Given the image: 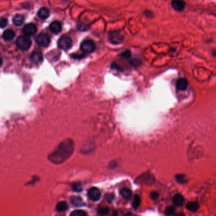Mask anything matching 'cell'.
Segmentation results:
<instances>
[{
	"instance_id": "1",
	"label": "cell",
	"mask_w": 216,
	"mask_h": 216,
	"mask_svg": "<svg viewBox=\"0 0 216 216\" xmlns=\"http://www.w3.org/2000/svg\"><path fill=\"white\" fill-rule=\"evenodd\" d=\"M73 151V143L72 141L67 140L62 143L57 151L53 153L51 155L50 159L55 164L62 163L69 158Z\"/></svg>"
},
{
	"instance_id": "2",
	"label": "cell",
	"mask_w": 216,
	"mask_h": 216,
	"mask_svg": "<svg viewBox=\"0 0 216 216\" xmlns=\"http://www.w3.org/2000/svg\"><path fill=\"white\" fill-rule=\"evenodd\" d=\"M16 45L21 50L26 51L31 47L32 45V40L30 37L26 35L19 36L17 39Z\"/></svg>"
},
{
	"instance_id": "3",
	"label": "cell",
	"mask_w": 216,
	"mask_h": 216,
	"mask_svg": "<svg viewBox=\"0 0 216 216\" xmlns=\"http://www.w3.org/2000/svg\"><path fill=\"white\" fill-rule=\"evenodd\" d=\"M155 182V178L154 175L150 173H145L140 175L136 180V183L140 185H151Z\"/></svg>"
},
{
	"instance_id": "4",
	"label": "cell",
	"mask_w": 216,
	"mask_h": 216,
	"mask_svg": "<svg viewBox=\"0 0 216 216\" xmlns=\"http://www.w3.org/2000/svg\"><path fill=\"white\" fill-rule=\"evenodd\" d=\"M72 46V39L66 36H62L58 41V46L63 51H67L70 50Z\"/></svg>"
},
{
	"instance_id": "5",
	"label": "cell",
	"mask_w": 216,
	"mask_h": 216,
	"mask_svg": "<svg viewBox=\"0 0 216 216\" xmlns=\"http://www.w3.org/2000/svg\"><path fill=\"white\" fill-rule=\"evenodd\" d=\"M96 46L95 42L92 40H85L82 41L81 45V50L83 53L86 54H90L94 52L95 50Z\"/></svg>"
},
{
	"instance_id": "6",
	"label": "cell",
	"mask_w": 216,
	"mask_h": 216,
	"mask_svg": "<svg viewBox=\"0 0 216 216\" xmlns=\"http://www.w3.org/2000/svg\"><path fill=\"white\" fill-rule=\"evenodd\" d=\"M36 42L40 46L46 47L50 43V39L47 34L45 33H41L36 37Z\"/></svg>"
},
{
	"instance_id": "7",
	"label": "cell",
	"mask_w": 216,
	"mask_h": 216,
	"mask_svg": "<svg viewBox=\"0 0 216 216\" xmlns=\"http://www.w3.org/2000/svg\"><path fill=\"white\" fill-rule=\"evenodd\" d=\"M87 195L89 198L93 201H98L101 198V191L98 188L93 187L88 191Z\"/></svg>"
},
{
	"instance_id": "8",
	"label": "cell",
	"mask_w": 216,
	"mask_h": 216,
	"mask_svg": "<svg viewBox=\"0 0 216 216\" xmlns=\"http://www.w3.org/2000/svg\"><path fill=\"white\" fill-rule=\"evenodd\" d=\"M37 27L34 23H28L24 26L23 32L26 36H33L37 32Z\"/></svg>"
},
{
	"instance_id": "9",
	"label": "cell",
	"mask_w": 216,
	"mask_h": 216,
	"mask_svg": "<svg viewBox=\"0 0 216 216\" xmlns=\"http://www.w3.org/2000/svg\"><path fill=\"white\" fill-rule=\"evenodd\" d=\"M171 6L177 12H182L186 7V3L183 0H173Z\"/></svg>"
},
{
	"instance_id": "10",
	"label": "cell",
	"mask_w": 216,
	"mask_h": 216,
	"mask_svg": "<svg viewBox=\"0 0 216 216\" xmlns=\"http://www.w3.org/2000/svg\"><path fill=\"white\" fill-rule=\"evenodd\" d=\"M176 88L179 90L184 91L188 86V81L185 78H181L176 82Z\"/></svg>"
},
{
	"instance_id": "11",
	"label": "cell",
	"mask_w": 216,
	"mask_h": 216,
	"mask_svg": "<svg viewBox=\"0 0 216 216\" xmlns=\"http://www.w3.org/2000/svg\"><path fill=\"white\" fill-rule=\"evenodd\" d=\"M31 61L35 64H39L42 63L43 60V56L41 52L36 51H34L31 56Z\"/></svg>"
},
{
	"instance_id": "12",
	"label": "cell",
	"mask_w": 216,
	"mask_h": 216,
	"mask_svg": "<svg viewBox=\"0 0 216 216\" xmlns=\"http://www.w3.org/2000/svg\"><path fill=\"white\" fill-rule=\"evenodd\" d=\"M50 29L52 33L57 34H59L62 31L61 23L58 21L53 22L50 26Z\"/></svg>"
},
{
	"instance_id": "13",
	"label": "cell",
	"mask_w": 216,
	"mask_h": 216,
	"mask_svg": "<svg viewBox=\"0 0 216 216\" xmlns=\"http://www.w3.org/2000/svg\"><path fill=\"white\" fill-rule=\"evenodd\" d=\"M15 32L12 30V29H7V31H4L2 35V37L4 41H10L12 40V39L15 37Z\"/></svg>"
},
{
	"instance_id": "14",
	"label": "cell",
	"mask_w": 216,
	"mask_h": 216,
	"mask_svg": "<svg viewBox=\"0 0 216 216\" xmlns=\"http://www.w3.org/2000/svg\"><path fill=\"white\" fill-rule=\"evenodd\" d=\"M184 202V198L183 196L181 194H176L173 198V203L176 207H181Z\"/></svg>"
},
{
	"instance_id": "15",
	"label": "cell",
	"mask_w": 216,
	"mask_h": 216,
	"mask_svg": "<svg viewBox=\"0 0 216 216\" xmlns=\"http://www.w3.org/2000/svg\"><path fill=\"white\" fill-rule=\"evenodd\" d=\"M50 10L45 7H43L39 9L37 12V15L38 17L41 18V19H46L49 17H50Z\"/></svg>"
},
{
	"instance_id": "16",
	"label": "cell",
	"mask_w": 216,
	"mask_h": 216,
	"mask_svg": "<svg viewBox=\"0 0 216 216\" xmlns=\"http://www.w3.org/2000/svg\"><path fill=\"white\" fill-rule=\"evenodd\" d=\"M25 18L22 15L17 14L13 18V23L15 26H21L24 23Z\"/></svg>"
},
{
	"instance_id": "17",
	"label": "cell",
	"mask_w": 216,
	"mask_h": 216,
	"mask_svg": "<svg viewBox=\"0 0 216 216\" xmlns=\"http://www.w3.org/2000/svg\"><path fill=\"white\" fill-rule=\"evenodd\" d=\"M71 202L76 207H82L85 205L83 200L81 197H76V196H73L71 198Z\"/></svg>"
},
{
	"instance_id": "18",
	"label": "cell",
	"mask_w": 216,
	"mask_h": 216,
	"mask_svg": "<svg viewBox=\"0 0 216 216\" xmlns=\"http://www.w3.org/2000/svg\"><path fill=\"white\" fill-rule=\"evenodd\" d=\"M200 208V205L196 202H191L186 205V209L191 212H196Z\"/></svg>"
},
{
	"instance_id": "19",
	"label": "cell",
	"mask_w": 216,
	"mask_h": 216,
	"mask_svg": "<svg viewBox=\"0 0 216 216\" xmlns=\"http://www.w3.org/2000/svg\"><path fill=\"white\" fill-rule=\"evenodd\" d=\"M120 194L122 197L127 200H129L132 197V191L128 188H123L120 191Z\"/></svg>"
},
{
	"instance_id": "20",
	"label": "cell",
	"mask_w": 216,
	"mask_h": 216,
	"mask_svg": "<svg viewBox=\"0 0 216 216\" xmlns=\"http://www.w3.org/2000/svg\"><path fill=\"white\" fill-rule=\"evenodd\" d=\"M176 180L177 182L180 184H185L187 182V179H186V176L183 174H178L175 176Z\"/></svg>"
},
{
	"instance_id": "21",
	"label": "cell",
	"mask_w": 216,
	"mask_h": 216,
	"mask_svg": "<svg viewBox=\"0 0 216 216\" xmlns=\"http://www.w3.org/2000/svg\"><path fill=\"white\" fill-rule=\"evenodd\" d=\"M68 209V205L65 202H60L57 205V210L58 212H63Z\"/></svg>"
},
{
	"instance_id": "22",
	"label": "cell",
	"mask_w": 216,
	"mask_h": 216,
	"mask_svg": "<svg viewBox=\"0 0 216 216\" xmlns=\"http://www.w3.org/2000/svg\"><path fill=\"white\" fill-rule=\"evenodd\" d=\"M141 198L140 196L136 195L134 196L133 202H132V207H133V208L135 209H137L140 207V205L141 204Z\"/></svg>"
},
{
	"instance_id": "23",
	"label": "cell",
	"mask_w": 216,
	"mask_h": 216,
	"mask_svg": "<svg viewBox=\"0 0 216 216\" xmlns=\"http://www.w3.org/2000/svg\"><path fill=\"white\" fill-rule=\"evenodd\" d=\"M176 212V208L174 206H168L165 210V214L167 215H173Z\"/></svg>"
},
{
	"instance_id": "24",
	"label": "cell",
	"mask_w": 216,
	"mask_h": 216,
	"mask_svg": "<svg viewBox=\"0 0 216 216\" xmlns=\"http://www.w3.org/2000/svg\"><path fill=\"white\" fill-rule=\"evenodd\" d=\"M110 212V209L107 207H100L98 209V213L100 216L107 215Z\"/></svg>"
},
{
	"instance_id": "25",
	"label": "cell",
	"mask_w": 216,
	"mask_h": 216,
	"mask_svg": "<svg viewBox=\"0 0 216 216\" xmlns=\"http://www.w3.org/2000/svg\"><path fill=\"white\" fill-rule=\"evenodd\" d=\"M70 216H87V213L84 210H73L70 214Z\"/></svg>"
},
{
	"instance_id": "26",
	"label": "cell",
	"mask_w": 216,
	"mask_h": 216,
	"mask_svg": "<svg viewBox=\"0 0 216 216\" xmlns=\"http://www.w3.org/2000/svg\"><path fill=\"white\" fill-rule=\"evenodd\" d=\"M73 190L77 192H81L82 190V186L80 183H75L73 184L72 186Z\"/></svg>"
},
{
	"instance_id": "27",
	"label": "cell",
	"mask_w": 216,
	"mask_h": 216,
	"mask_svg": "<svg viewBox=\"0 0 216 216\" xmlns=\"http://www.w3.org/2000/svg\"><path fill=\"white\" fill-rule=\"evenodd\" d=\"M8 20L6 18L1 17V20H0V24H1V28H4L7 26L8 25Z\"/></svg>"
},
{
	"instance_id": "28",
	"label": "cell",
	"mask_w": 216,
	"mask_h": 216,
	"mask_svg": "<svg viewBox=\"0 0 216 216\" xmlns=\"http://www.w3.org/2000/svg\"><path fill=\"white\" fill-rule=\"evenodd\" d=\"M150 197L152 200H156L159 197V193L156 192V191H152L150 194Z\"/></svg>"
},
{
	"instance_id": "29",
	"label": "cell",
	"mask_w": 216,
	"mask_h": 216,
	"mask_svg": "<svg viewBox=\"0 0 216 216\" xmlns=\"http://www.w3.org/2000/svg\"><path fill=\"white\" fill-rule=\"evenodd\" d=\"M174 216H185L183 212H179V213H177L174 215Z\"/></svg>"
},
{
	"instance_id": "30",
	"label": "cell",
	"mask_w": 216,
	"mask_h": 216,
	"mask_svg": "<svg viewBox=\"0 0 216 216\" xmlns=\"http://www.w3.org/2000/svg\"><path fill=\"white\" fill-rule=\"evenodd\" d=\"M126 216H137V215L134 214H132V213H127L126 215Z\"/></svg>"
},
{
	"instance_id": "31",
	"label": "cell",
	"mask_w": 216,
	"mask_h": 216,
	"mask_svg": "<svg viewBox=\"0 0 216 216\" xmlns=\"http://www.w3.org/2000/svg\"><path fill=\"white\" fill-rule=\"evenodd\" d=\"M212 55L214 56H215L216 57V50H213L212 51Z\"/></svg>"
}]
</instances>
